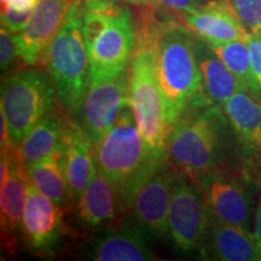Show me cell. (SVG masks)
Instances as JSON below:
<instances>
[{"instance_id":"cell-1","label":"cell","mask_w":261,"mask_h":261,"mask_svg":"<svg viewBox=\"0 0 261 261\" xmlns=\"http://www.w3.org/2000/svg\"><path fill=\"white\" fill-rule=\"evenodd\" d=\"M165 160L166 156H155L145 145L130 106L123 108L114 125L94 144L96 168L116 187L119 214L130 211L137 192Z\"/></svg>"},{"instance_id":"cell-2","label":"cell","mask_w":261,"mask_h":261,"mask_svg":"<svg viewBox=\"0 0 261 261\" xmlns=\"http://www.w3.org/2000/svg\"><path fill=\"white\" fill-rule=\"evenodd\" d=\"M220 108L202 96L181 113L171 130L166 154L168 165L196 182L221 165L227 126Z\"/></svg>"},{"instance_id":"cell-3","label":"cell","mask_w":261,"mask_h":261,"mask_svg":"<svg viewBox=\"0 0 261 261\" xmlns=\"http://www.w3.org/2000/svg\"><path fill=\"white\" fill-rule=\"evenodd\" d=\"M81 11L90 79L127 69L135 51L129 9L117 0H84Z\"/></svg>"},{"instance_id":"cell-4","label":"cell","mask_w":261,"mask_h":261,"mask_svg":"<svg viewBox=\"0 0 261 261\" xmlns=\"http://www.w3.org/2000/svg\"><path fill=\"white\" fill-rule=\"evenodd\" d=\"M155 61L156 76L172 130L181 113L205 96L194 33L187 25L168 28L156 46Z\"/></svg>"},{"instance_id":"cell-5","label":"cell","mask_w":261,"mask_h":261,"mask_svg":"<svg viewBox=\"0 0 261 261\" xmlns=\"http://www.w3.org/2000/svg\"><path fill=\"white\" fill-rule=\"evenodd\" d=\"M83 2L73 3L55 35L47 64L62 107L79 115L90 81V62L83 32Z\"/></svg>"},{"instance_id":"cell-6","label":"cell","mask_w":261,"mask_h":261,"mask_svg":"<svg viewBox=\"0 0 261 261\" xmlns=\"http://www.w3.org/2000/svg\"><path fill=\"white\" fill-rule=\"evenodd\" d=\"M156 47L133 51L129 68V104L137 127L150 151L165 158L171 127L156 76Z\"/></svg>"},{"instance_id":"cell-7","label":"cell","mask_w":261,"mask_h":261,"mask_svg":"<svg viewBox=\"0 0 261 261\" xmlns=\"http://www.w3.org/2000/svg\"><path fill=\"white\" fill-rule=\"evenodd\" d=\"M51 75L40 68H24L6 74L2 84L0 110L8 122L10 136L19 145L24 136L54 107Z\"/></svg>"},{"instance_id":"cell-8","label":"cell","mask_w":261,"mask_h":261,"mask_svg":"<svg viewBox=\"0 0 261 261\" xmlns=\"http://www.w3.org/2000/svg\"><path fill=\"white\" fill-rule=\"evenodd\" d=\"M210 211L197 182L177 173L167 218V233L181 252L200 249L210 225Z\"/></svg>"},{"instance_id":"cell-9","label":"cell","mask_w":261,"mask_h":261,"mask_svg":"<svg viewBox=\"0 0 261 261\" xmlns=\"http://www.w3.org/2000/svg\"><path fill=\"white\" fill-rule=\"evenodd\" d=\"M129 104V70L91 77L83 107L80 126L96 144L116 121L123 108Z\"/></svg>"},{"instance_id":"cell-10","label":"cell","mask_w":261,"mask_h":261,"mask_svg":"<svg viewBox=\"0 0 261 261\" xmlns=\"http://www.w3.org/2000/svg\"><path fill=\"white\" fill-rule=\"evenodd\" d=\"M197 185L212 215L249 228L253 200L247 179L219 165L205 173Z\"/></svg>"},{"instance_id":"cell-11","label":"cell","mask_w":261,"mask_h":261,"mask_svg":"<svg viewBox=\"0 0 261 261\" xmlns=\"http://www.w3.org/2000/svg\"><path fill=\"white\" fill-rule=\"evenodd\" d=\"M0 225L3 240L15 242L22 227L31 179L19 145L12 142L2 149L0 161Z\"/></svg>"},{"instance_id":"cell-12","label":"cell","mask_w":261,"mask_h":261,"mask_svg":"<svg viewBox=\"0 0 261 261\" xmlns=\"http://www.w3.org/2000/svg\"><path fill=\"white\" fill-rule=\"evenodd\" d=\"M177 172L167 159L152 177L139 189L130 212L137 226L146 236L161 238L167 233V218Z\"/></svg>"},{"instance_id":"cell-13","label":"cell","mask_w":261,"mask_h":261,"mask_svg":"<svg viewBox=\"0 0 261 261\" xmlns=\"http://www.w3.org/2000/svg\"><path fill=\"white\" fill-rule=\"evenodd\" d=\"M71 3L69 0H39L23 31L18 34L22 62L34 67L47 64L48 48L62 25Z\"/></svg>"},{"instance_id":"cell-14","label":"cell","mask_w":261,"mask_h":261,"mask_svg":"<svg viewBox=\"0 0 261 261\" xmlns=\"http://www.w3.org/2000/svg\"><path fill=\"white\" fill-rule=\"evenodd\" d=\"M184 24L207 44L247 41L249 33L240 21L230 0H213L195 11L181 14Z\"/></svg>"},{"instance_id":"cell-15","label":"cell","mask_w":261,"mask_h":261,"mask_svg":"<svg viewBox=\"0 0 261 261\" xmlns=\"http://www.w3.org/2000/svg\"><path fill=\"white\" fill-rule=\"evenodd\" d=\"M61 208L35 185L29 184L22 230L32 249L46 250L58 242L63 223Z\"/></svg>"},{"instance_id":"cell-16","label":"cell","mask_w":261,"mask_h":261,"mask_svg":"<svg viewBox=\"0 0 261 261\" xmlns=\"http://www.w3.org/2000/svg\"><path fill=\"white\" fill-rule=\"evenodd\" d=\"M200 252L203 259L211 260H259L257 240L249 228L226 223L212 214Z\"/></svg>"},{"instance_id":"cell-17","label":"cell","mask_w":261,"mask_h":261,"mask_svg":"<svg viewBox=\"0 0 261 261\" xmlns=\"http://www.w3.org/2000/svg\"><path fill=\"white\" fill-rule=\"evenodd\" d=\"M64 171L69 190V204H76L96 171L94 144L79 122L68 120L63 144Z\"/></svg>"},{"instance_id":"cell-18","label":"cell","mask_w":261,"mask_h":261,"mask_svg":"<svg viewBox=\"0 0 261 261\" xmlns=\"http://www.w3.org/2000/svg\"><path fill=\"white\" fill-rule=\"evenodd\" d=\"M145 236L137 225L106 231L87 246L86 256L97 261L156 260Z\"/></svg>"},{"instance_id":"cell-19","label":"cell","mask_w":261,"mask_h":261,"mask_svg":"<svg viewBox=\"0 0 261 261\" xmlns=\"http://www.w3.org/2000/svg\"><path fill=\"white\" fill-rule=\"evenodd\" d=\"M75 212L79 223L85 227H98L112 221L119 213L115 184L96 168L75 204Z\"/></svg>"},{"instance_id":"cell-20","label":"cell","mask_w":261,"mask_h":261,"mask_svg":"<svg viewBox=\"0 0 261 261\" xmlns=\"http://www.w3.org/2000/svg\"><path fill=\"white\" fill-rule=\"evenodd\" d=\"M196 50L202 74L203 92L212 104L223 108L225 102L234 93L241 90H248L242 81L215 55L207 42L202 39H196Z\"/></svg>"},{"instance_id":"cell-21","label":"cell","mask_w":261,"mask_h":261,"mask_svg":"<svg viewBox=\"0 0 261 261\" xmlns=\"http://www.w3.org/2000/svg\"><path fill=\"white\" fill-rule=\"evenodd\" d=\"M223 110L243 144L261 152V98L248 90H241L228 98Z\"/></svg>"},{"instance_id":"cell-22","label":"cell","mask_w":261,"mask_h":261,"mask_svg":"<svg viewBox=\"0 0 261 261\" xmlns=\"http://www.w3.org/2000/svg\"><path fill=\"white\" fill-rule=\"evenodd\" d=\"M68 117L58 113L54 107L33 126L19 143L25 165H33L46 159L52 152L63 148Z\"/></svg>"},{"instance_id":"cell-23","label":"cell","mask_w":261,"mask_h":261,"mask_svg":"<svg viewBox=\"0 0 261 261\" xmlns=\"http://www.w3.org/2000/svg\"><path fill=\"white\" fill-rule=\"evenodd\" d=\"M31 182L62 208L69 204V190L64 171L63 148L46 159L27 166Z\"/></svg>"},{"instance_id":"cell-24","label":"cell","mask_w":261,"mask_h":261,"mask_svg":"<svg viewBox=\"0 0 261 261\" xmlns=\"http://www.w3.org/2000/svg\"><path fill=\"white\" fill-rule=\"evenodd\" d=\"M210 46L228 69L242 81L244 86L253 94L261 98V90L253 74L250 51L247 41L233 40L223 44H213Z\"/></svg>"},{"instance_id":"cell-25","label":"cell","mask_w":261,"mask_h":261,"mask_svg":"<svg viewBox=\"0 0 261 261\" xmlns=\"http://www.w3.org/2000/svg\"><path fill=\"white\" fill-rule=\"evenodd\" d=\"M230 3L249 34L261 33V0H230Z\"/></svg>"},{"instance_id":"cell-26","label":"cell","mask_w":261,"mask_h":261,"mask_svg":"<svg viewBox=\"0 0 261 261\" xmlns=\"http://www.w3.org/2000/svg\"><path fill=\"white\" fill-rule=\"evenodd\" d=\"M18 57L21 58L18 34L2 25V29H0V67H2V73L9 74V70L14 68L15 62Z\"/></svg>"},{"instance_id":"cell-27","label":"cell","mask_w":261,"mask_h":261,"mask_svg":"<svg viewBox=\"0 0 261 261\" xmlns=\"http://www.w3.org/2000/svg\"><path fill=\"white\" fill-rule=\"evenodd\" d=\"M33 11H17L10 6H2V25L11 32H22L27 25Z\"/></svg>"},{"instance_id":"cell-28","label":"cell","mask_w":261,"mask_h":261,"mask_svg":"<svg viewBox=\"0 0 261 261\" xmlns=\"http://www.w3.org/2000/svg\"><path fill=\"white\" fill-rule=\"evenodd\" d=\"M247 44L250 51L254 77H255L261 90V33H259V34H249V37L247 39Z\"/></svg>"},{"instance_id":"cell-29","label":"cell","mask_w":261,"mask_h":261,"mask_svg":"<svg viewBox=\"0 0 261 261\" xmlns=\"http://www.w3.org/2000/svg\"><path fill=\"white\" fill-rule=\"evenodd\" d=\"M161 4L169 6L178 12H191L201 6V0H158Z\"/></svg>"},{"instance_id":"cell-30","label":"cell","mask_w":261,"mask_h":261,"mask_svg":"<svg viewBox=\"0 0 261 261\" xmlns=\"http://www.w3.org/2000/svg\"><path fill=\"white\" fill-rule=\"evenodd\" d=\"M38 3L39 0H6L2 6H10L17 11H33Z\"/></svg>"},{"instance_id":"cell-31","label":"cell","mask_w":261,"mask_h":261,"mask_svg":"<svg viewBox=\"0 0 261 261\" xmlns=\"http://www.w3.org/2000/svg\"><path fill=\"white\" fill-rule=\"evenodd\" d=\"M255 234L257 242H261V196H260V201L259 204H257V210H256V215H255Z\"/></svg>"},{"instance_id":"cell-32","label":"cell","mask_w":261,"mask_h":261,"mask_svg":"<svg viewBox=\"0 0 261 261\" xmlns=\"http://www.w3.org/2000/svg\"><path fill=\"white\" fill-rule=\"evenodd\" d=\"M128 3H132V4L139 5V4H144V3H148L150 0H127Z\"/></svg>"},{"instance_id":"cell-33","label":"cell","mask_w":261,"mask_h":261,"mask_svg":"<svg viewBox=\"0 0 261 261\" xmlns=\"http://www.w3.org/2000/svg\"><path fill=\"white\" fill-rule=\"evenodd\" d=\"M257 250H259V260H261V242H257Z\"/></svg>"},{"instance_id":"cell-34","label":"cell","mask_w":261,"mask_h":261,"mask_svg":"<svg viewBox=\"0 0 261 261\" xmlns=\"http://www.w3.org/2000/svg\"><path fill=\"white\" fill-rule=\"evenodd\" d=\"M117 2H121V0H117ZM126 2H127V0H126Z\"/></svg>"}]
</instances>
